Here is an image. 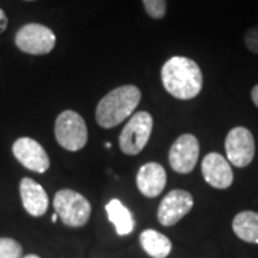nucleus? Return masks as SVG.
Listing matches in <instances>:
<instances>
[{
    "label": "nucleus",
    "instance_id": "obj_3",
    "mask_svg": "<svg viewBox=\"0 0 258 258\" xmlns=\"http://www.w3.org/2000/svg\"><path fill=\"white\" fill-rule=\"evenodd\" d=\"M53 207L64 225L72 228H79L86 225L92 212L91 203L82 194L76 192L74 189L57 191L53 200Z\"/></svg>",
    "mask_w": 258,
    "mask_h": 258
},
{
    "label": "nucleus",
    "instance_id": "obj_8",
    "mask_svg": "<svg viewBox=\"0 0 258 258\" xmlns=\"http://www.w3.org/2000/svg\"><path fill=\"white\" fill-rule=\"evenodd\" d=\"M200 158V142L197 137L184 134L175 139L169 149V165L178 174H189Z\"/></svg>",
    "mask_w": 258,
    "mask_h": 258
},
{
    "label": "nucleus",
    "instance_id": "obj_24",
    "mask_svg": "<svg viewBox=\"0 0 258 258\" xmlns=\"http://www.w3.org/2000/svg\"><path fill=\"white\" fill-rule=\"evenodd\" d=\"M105 147L112 148V144H111V142H105Z\"/></svg>",
    "mask_w": 258,
    "mask_h": 258
},
{
    "label": "nucleus",
    "instance_id": "obj_23",
    "mask_svg": "<svg viewBox=\"0 0 258 258\" xmlns=\"http://www.w3.org/2000/svg\"><path fill=\"white\" fill-rule=\"evenodd\" d=\"M23 258H40L39 255H35V254H29V255H26V257Z\"/></svg>",
    "mask_w": 258,
    "mask_h": 258
},
{
    "label": "nucleus",
    "instance_id": "obj_21",
    "mask_svg": "<svg viewBox=\"0 0 258 258\" xmlns=\"http://www.w3.org/2000/svg\"><path fill=\"white\" fill-rule=\"evenodd\" d=\"M251 98H252L254 105L258 108V85H255V86L252 88V91H251Z\"/></svg>",
    "mask_w": 258,
    "mask_h": 258
},
{
    "label": "nucleus",
    "instance_id": "obj_10",
    "mask_svg": "<svg viewBox=\"0 0 258 258\" xmlns=\"http://www.w3.org/2000/svg\"><path fill=\"white\" fill-rule=\"evenodd\" d=\"M12 151H13L15 158L25 168H28L29 171L43 174L50 166V159H49V155L45 151V148L42 147L37 141L29 138V137L19 138L13 144Z\"/></svg>",
    "mask_w": 258,
    "mask_h": 258
},
{
    "label": "nucleus",
    "instance_id": "obj_5",
    "mask_svg": "<svg viewBox=\"0 0 258 258\" xmlns=\"http://www.w3.org/2000/svg\"><path fill=\"white\" fill-rule=\"evenodd\" d=\"M154 128V119L149 112L134 113L119 135L120 151L126 155H138L147 147Z\"/></svg>",
    "mask_w": 258,
    "mask_h": 258
},
{
    "label": "nucleus",
    "instance_id": "obj_12",
    "mask_svg": "<svg viewBox=\"0 0 258 258\" xmlns=\"http://www.w3.org/2000/svg\"><path fill=\"white\" fill-rule=\"evenodd\" d=\"M137 185L142 195L155 198L164 191L166 185V172L164 166L158 162H148L139 168Z\"/></svg>",
    "mask_w": 258,
    "mask_h": 258
},
{
    "label": "nucleus",
    "instance_id": "obj_1",
    "mask_svg": "<svg viewBox=\"0 0 258 258\" xmlns=\"http://www.w3.org/2000/svg\"><path fill=\"white\" fill-rule=\"evenodd\" d=\"M161 81L169 95L176 99L189 101L203 89V72L195 60L185 56H172L161 71Z\"/></svg>",
    "mask_w": 258,
    "mask_h": 258
},
{
    "label": "nucleus",
    "instance_id": "obj_4",
    "mask_svg": "<svg viewBox=\"0 0 258 258\" xmlns=\"http://www.w3.org/2000/svg\"><path fill=\"white\" fill-rule=\"evenodd\" d=\"M55 137L57 144L66 151H81L88 142L86 122L78 112L63 111L56 118Z\"/></svg>",
    "mask_w": 258,
    "mask_h": 258
},
{
    "label": "nucleus",
    "instance_id": "obj_9",
    "mask_svg": "<svg viewBox=\"0 0 258 258\" xmlns=\"http://www.w3.org/2000/svg\"><path fill=\"white\" fill-rule=\"evenodd\" d=\"M194 198L184 189H172L166 194L158 208V221L164 227H172L192 210Z\"/></svg>",
    "mask_w": 258,
    "mask_h": 258
},
{
    "label": "nucleus",
    "instance_id": "obj_22",
    "mask_svg": "<svg viewBox=\"0 0 258 258\" xmlns=\"http://www.w3.org/2000/svg\"><path fill=\"white\" fill-rule=\"evenodd\" d=\"M57 220H59V215H57V214H53V215H52V222L55 224V222H57Z\"/></svg>",
    "mask_w": 258,
    "mask_h": 258
},
{
    "label": "nucleus",
    "instance_id": "obj_11",
    "mask_svg": "<svg viewBox=\"0 0 258 258\" xmlns=\"http://www.w3.org/2000/svg\"><path fill=\"white\" fill-rule=\"evenodd\" d=\"M201 171L207 184L217 189H227L234 181V174L228 159H225L218 152H211L204 157Z\"/></svg>",
    "mask_w": 258,
    "mask_h": 258
},
{
    "label": "nucleus",
    "instance_id": "obj_14",
    "mask_svg": "<svg viewBox=\"0 0 258 258\" xmlns=\"http://www.w3.org/2000/svg\"><path fill=\"white\" fill-rule=\"evenodd\" d=\"M105 210L108 214V220L115 225L118 235H128L134 231L135 228L134 215L119 200H116V198L111 200L105 205Z\"/></svg>",
    "mask_w": 258,
    "mask_h": 258
},
{
    "label": "nucleus",
    "instance_id": "obj_20",
    "mask_svg": "<svg viewBox=\"0 0 258 258\" xmlns=\"http://www.w3.org/2000/svg\"><path fill=\"white\" fill-rule=\"evenodd\" d=\"M8 23H9V20H8L6 13L0 9V35L6 30V28H8Z\"/></svg>",
    "mask_w": 258,
    "mask_h": 258
},
{
    "label": "nucleus",
    "instance_id": "obj_18",
    "mask_svg": "<svg viewBox=\"0 0 258 258\" xmlns=\"http://www.w3.org/2000/svg\"><path fill=\"white\" fill-rule=\"evenodd\" d=\"M148 16L155 20H161L166 15V0H142Z\"/></svg>",
    "mask_w": 258,
    "mask_h": 258
},
{
    "label": "nucleus",
    "instance_id": "obj_16",
    "mask_svg": "<svg viewBox=\"0 0 258 258\" xmlns=\"http://www.w3.org/2000/svg\"><path fill=\"white\" fill-rule=\"evenodd\" d=\"M232 230L240 240L258 244V214L254 211H242L232 220Z\"/></svg>",
    "mask_w": 258,
    "mask_h": 258
},
{
    "label": "nucleus",
    "instance_id": "obj_19",
    "mask_svg": "<svg viewBox=\"0 0 258 258\" xmlns=\"http://www.w3.org/2000/svg\"><path fill=\"white\" fill-rule=\"evenodd\" d=\"M244 42H245V46L248 47V50L258 55V26H252L245 32Z\"/></svg>",
    "mask_w": 258,
    "mask_h": 258
},
{
    "label": "nucleus",
    "instance_id": "obj_13",
    "mask_svg": "<svg viewBox=\"0 0 258 258\" xmlns=\"http://www.w3.org/2000/svg\"><path fill=\"white\" fill-rule=\"evenodd\" d=\"M20 198L25 210L32 217H42L49 208V197L43 186L32 178H23L20 182Z\"/></svg>",
    "mask_w": 258,
    "mask_h": 258
},
{
    "label": "nucleus",
    "instance_id": "obj_7",
    "mask_svg": "<svg viewBox=\"0 0 258 258\" xmlns=\"http://www.w3.org/2000/svg\"><path fill=\"white\" fill-rule=\"evenodd\" d=\"M225 152L228 162L237 168L249 165L255 155V142L248 129L235 126L225 138Z\"/></svg>",
    "mask_w": 258,
    "mask_h": 258
},
{
    "label": "nucleus",
    "instance_id": "obj_15",
    "mask_svg": "<svg viewBox=\"0 0 258 258\" xmlns=\"http://www.w3.org/2000/svg\"><path fill=\"white\" fill-rule=\"evenodd\" d=\"M141 245L149 257L166 258L171 254L172 242L171 240L155 230H145L141 232Z\"/></svg>",
    "mask_w": 258,
    "mask_h": 258
},
{
    "label": "nucleus",
    "instance_id": "obj_2",
    "mask_svg": "<svg viewBox=\"0 0 258 258\" xmlns=\"http://www.w3.org/2000/svg\"><path fill=\"white\" fill-rule=\"evenodd\" d=\"M141 91L134 85H123L112 89L98 102L95 119L105 129L115 128L132 116L141 102Z\"/></svg>",
    "mask_w": 258,
    "mask_h": 258
},
{
    "label": "nucleus",
    "instance_id": "obj_17",
    "mask_svg": "<svg viewBox=\"0 0 258 258\" xmlns=\"http://www.w3.org/2000/svg\"><path fill=\"white\" fill-rule=\"evenodd\" d=\"M22 245L13 238H0V258H22Z\"/></svg>",
    "mask_w": 258,
    "mask_h": 258
},
{
    "label": "nucleus",
    "instance_id": "obj_6",
    "mask_svg": "<svg viewBox=\"0 0 258 258\" xmlns=\"http://www.w3.org/2000/svg\"><path fill=\"white\" fill-rule=\"evenodd\" d=\"M15 43L29 55H47L55 49L56 36L53 30L45 25L28 23L18 30Z\"/></svg>",
    "mask_w": 258,
    "mask_h": 258
},
{
    "label": "nucleus",
    "instance_id": "obj_25",
    "mask_svg": "<svg viewBox=\"0 0 258 258\" xmlns=\"http://www.w3.org/2000/svg\"><path fill=\"white\" fill-rule=\"evenodd\" d=\"M26 2H33V0H26Z\"/></svg>",
    "mask_w": 258,
    "mask_h": 258
}]
</instances>
